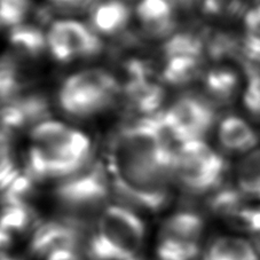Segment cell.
Masks as SVG:
<instances>
[{
  "label": "cell",
  "mask_w": 260,
  "mask_h": 260,
  "mask_svg": "<svg viewBox=\"0 0 260 260\" xmlns=\"http://www.w3.org/2000/svg\"><path fill=\"white\" fill-rule=\"evenodd\" d=\"M26 172L36 181L67 179L83 171L92 157V142L84 132L47 119L30 131Z\"/></svg>",
  "instance_id": "6da1fadb"
},
{
  "label": "cell",
  "mask_w": 260,
  "mask_h": 260,
  "mask_svg": "<svg viewBox=\"0 0 260 260\" xmlns=\"http://www.w3.org/2000/svg\"><path fill=\"white\" fill-rule=\"evenodd\" d=\"M146 237L141 218L124 205H108L98 218L87 251L92 260H131Z\"/></svg>",
  "instance_id": "7a4b0ae2"
},
{
  "label": "cell",
  "mask_w": 260,
  "mask_h": 260,
  "mask_svg": "<svg viewBox=\"0 0 260 260\" xmlns=\"http://www.w3.org/2000/svg\"><path fill=\"white\" fill-rule=\"evenodd\" d=\"M122 94V84L105 69H85L69 76L59 89L57 101L67 115L87 119L115 105Z\"/></svg>",
  "instance_id": "3957f363"
},
{
  "label": "cell",
  "mask_w": 260,
  "mask_h": 260,
  "mask_svg": "<svg viewBox=\"0 0 260 260\" xmlns=\"http://www.w3.org/2000/svg\"><path fill=\"white\" fill-rule=\"evenodd\" d=\"M227 163L203 140L179 145L176 149L173 182L187 195L211 194L223 183Z\"/></svg>",
  "instance_id": "277c9868"
},
{
  "label": "cell",
  "mask_w": 260,
  "mask_h": 260,
  "mask_svg": "<svg viewBox=\"0 0 260 260\" xmlns=\"http://www.w3.org/2000/svg\"><path fill=\"white\" fill-rule=\"evenodd\" d=\"M108 168L98 162L83 171L63 179L54 189V199L67 212L66 219L84 225L86 216L95 213L106 204L113 190Z\"/></svg>",
  "instance_id": "5b68a950"
},
{
  "label": "cell",
  "mask_w": 260,
  "mask_h": 260,
  "mask_svg": "<svg viewBox=\"0 0 260 260\" xmlns=\"http://www.w3.org/2000/svg\"><path fill=\"white\" fill-rule=\"evenodd\" d=\"M170 139L179 145L203 140L217 118L216 106L205 96L187 93L157 115Z\"/></svg>",
  "instance_id": "8992f818"
},
{
  "label": "cell",
  "mask_w": 260,
  "mask_h": 260,
  "mask_svg": "<svg viewBox=\"0 0 260 260\" xmlns=\"http://www.w3.org/2000/svg\"><path fill=\"white\" fill-rule=\"evenodd\" d=\"M47 51L60 63L93 59L105 49L102 39L91 26L76 20H57L49 25Z\"/></svg>",
  "instance_id": "52a82bcc"
},
{
  "label": "cell",
  "mask_w": 260,
  "mask_h": 260,
  "mask_svg": "<svg viewBox=\"0 0 260 260\" xmlns=\"http://www.w3.org/2000/svg\"><path fill=\"white\" fill-rule=\"evenodd\" d=\"M49 111L51 105L43 94H21L0 103V128L12 134L25 127L32 128L48 119Z\"/></svg>",
  "instance_id": "ba28073f"
},
{
  "label": "cell",
  "mask_w": 260,
  "mask_h": 260,
  "mask_svg": "<svg viewBox=\"0 0 260 260\" xmlns=\"http://www.w3.org/2000/svg\"><path fill=\"white\" fill-rule=\"evenodd\" d=\"M82 227L69 219L42 223L31 239V253L37 257H47L59 250H76L82 239Z\"/></svg>",
  "instance_id": "9c48e42d"
},
{
  "label": "cell",
  "mask_w": 260,
  "mask_h": 260,
  "mask_svg": "<svg viewBox=\"0 0 260 260\" xmlns=\"http://www.w3.org/2000/svg\"><path fill=\"white\" fill-rule=\"evenodd\" d=\"M178 12L171 0H140L136 8L141 32L150 39H168L176 34Z\"/></svg>",
  "instance_id": "30bf717a"
},
{
  "label": "cell",
  "mask_w": 260,
  "mask_h": 260,
  "mask_svg": "<svg viewBox=\"0 0 260 260\" xmlns=\"http://www.w3.org/2000/svg\"><path fill=\"white\" fill-rule=\"evenodd\" d=\"M124 106L140 117H151L160 113V107L165 100V91L162 85L149 78L124 80L122 94Z\"/></svg>",
  "instance_id": "8fae6325"
},
{
  "label": "cell",
  "mask_w": 260,
  "mask_h": 260,
  "mask_svg": "<svg viewBox=\"0 0 260 260\" xmlns=\"http://www.w3.org/2000/svg\"><path fill=\"white\" fill-rule=\"evenodd\" d=\"M132 19V10L123 0H101L89 12L91 28L100 36L124 35Z\"/></svg>",
  "instance_id": "7c38bea8"
},
{
  "label": "cell",
  "mask_w": 260,
  "mask_h": 260,
  "mask_svg": "<svg viewBox=\"0 0 260 260\" xmlns=\"http://www.w3.org/2000/svg\"><path fill=\"white\" fill-rule=\"evenodd\" d=\"M205 222L194 211H179L167 218L160 226L159 240L185 245L200 246Z\"/></svg>",
  "instance_id": "4fadbf2b"
},
{
  "label": "cell",
  "mask_w": 260,
  "mask_h": 260,
  "mask_svg": "<svg viewBox=\"0 0 260 260\" xmlns=\"http://www.w3.org/2000/svg\"><path fill=\"white\" fill-rule=\"evenodd\" d=\"M218 140L223 150L233 154L253 151L259 137L249 123L236 115H228L218 127Z\"/></svg>",
  "instance_id": "5bb4252c"
},
{
  "label": "cell",
  "mask_w": 260,
  "mask_h": 260,
  "mask_svg": "<svg viewBox=\"0 0 260 260\" xmlns=\"http://www.w3.org/2000/svg\"><path fill=\"white\" fill-rule=\"evenodd\" d=\"M205 98L214 106H227L235 100L240 89V77L230 67L220 66L202 76Z\"/></svg>",
  "instance_id": "9a60e30c"
},
{
  "label": "cell",
  "mask_w": 260,
  "mask_h": 260,
  "mask_svg": "<svg viewBox=\"0 0 260 260\" xmlns=\"http://www.w3.org/2000/svg\"><path fill=\"white\" fill-rule=\"evenodd\" d=\"M204 60L195 56L163 57L159 79L173 87L189 85L203 76Z\"/></svg>",
  "instance_id": "2e32d148"
},
{
  "label": "cell",
  "mask_w": 260,
  "mask_h": 260,
  "mask_svg": "<svg viewBox=\"0 0 260 260\" xmlns=\"http://www.w3.org/2000/svg\"><path fill=\"white\" fill-rule=\"evenodd\" d=\"M203 260H260L257 246L243 236L217 237L204 253Z\"/></svg>",
  "instance_id": "e0dca14e"
},
{
  "label": "cell",
  "mask_w": 260,
  "mask_h": 260,
  "mask_svg": "<svg viewBox=\"0 0 260 260\" xmlns=\"http://www.w3.org/2000/svg\"><path fill=\"white\" fill-rule=\"evenodd\" d=\"M8 43L17 54L28 59H38L47 51V37L34 24H21L10 30Z\"/></svg>",
  "instance_id": "ac0fdd59"
},
{
  "label": "cell",
  "mask_w": 260,
  "mask_h": 260,
  "mask_svg": "<svg viewBox=\"0 0 260 260\" xmlns=\"http://www.w3.org/2000/svg\"><path fill=\"white\" fill-rule=\"evenodd\" d=\"M205 31L206 28H202L173 34L162 45V56H195L205 59Z\"/></svg>",
  "instance_id": "d6986e66"
},
{
  "label": "cell",
  "mask_w": 260,
  "mask_h": 260,
  "mask_svg": "<svg viewBox=\"0 0 260 260\" xmlns=\"http://www.w3.org/2000/svg\"><path fill=\"white\" fill-rule=\"evenodd\" d=\"M205 56L208 59L222 62L235 60L241 62V37L228 31L210 30L205 31Z\"/></svg>",
  "instance_id": "ffe728a7"
},
{
  "label": "cell",
  "mask_w": 260,
  "mask_h": 260,
  "mask_svg": "<svg viewBox=\"0 0 260 260\" xmlns=\"http://www.w3.org/2000/svg\"><path fill=\"white\" fill-rule=\"evenodd\" d=\"M236 182L246 200L260 201V149L249 152L237 165Z\"/></svg>",
  "instance_id": "44dd1931"
},
{
  "label": "cell",
  "mask_w": 260,
  "mask_h": 260,
  "mask_svg": "<svg viewBox=\"0 0 260 260\" xmlns=\"http://www.w3.org/2000/svg\"><path fill=\"white\" fill-rule=\"evenodd\" d=\"M35 212L28 203L0 202V228L10 233H21L32 225Z\"/></svg>",
  "instance_id": "7402d4cb"
},
{
  "label": "cell",
  "mask_w": 260,
  "mask_h": 260,
  "mask_svg": "<svg viewBox=\"0 0 260 260\" xmlns=\"http://www.w3.org/2000/svg\"><path fill=\"white\" fill-rule=\"evenodd\" d=\"M24 76L17 62L11 56L0 59V103L21 95L24 88Z\"/></svg>",
  "instance_id": "603a6c76"
},
{
  "label": "cell",
  "mask_w": 260,
  "mask_h": 260,
  "mask_svg": "<svg viewBox=\"0 0 260 260\" xmlns=\"http://www.w3.org/2000/svg\"><path fill=\"white\" fill-rule=\"evenodd\" d=\"M246 201L248 200L245 199L237 187L221 186L210 194L206 205L212 213L225 218L227 220L246 203Z\"/></svg>",
  "instance_id": "cb8c5ba5"
},
{
  "label": "cell",
  "mask_w": 260,
  "mask_h": 260,
  "mask_svg": "<svg viewBox=\"0 0 260 260\" xmlns=\"http://www.w3.org/2000/svg\"><path fill=\"white\" fill-rule=\"evenodd\" d=\"M200 7L206 17L220 21L243 19L249 11L245 0H202Z\"/></svg>",
  "instance_id": "d4e9b609"
},
{
  "label": "cell",
  "mask_w": 260,
  "mask_h": 260,
  "mask_svg": "<svg viewBox=\"0 0 260 260\" xmlns=\"http://www.w3.org/2000/svg\"><path fill=\"white\" fill-rule=\"evenodd\" d=\"M245 76L243 105L252 117L260 119V67L251 63L241 64Z\"/></svg>",
  "instance_id": "484cf974"
},
{
  "label": "cell",
  "mask_w": 260,
  "mask_h": 260,
  "mask_svg": "<svg viewBox=\"0 0 260 260\" xmlns=\"http://www.w3.org/2000/svg\"><path fill=\"white\" fill-rule=\"evenodd\" d=\"M32 0H0V26L13 29L32 14Z\"/></svg>",
  "instance_id": "4316f807"
},
{
  "label": "cell",
  "mask_w": 260,
  "mask_h": 260,
  "mask_svg": "<svg viewBox=\"0 0 260 260\" xmlns=\"http://www.w3.org/2000/svg\"><path fill=\"white\" fill-rule=\"evenodd\" d=\"M200 246L185 245L170 241H158L157 257L159 260H195Z\"/></svg>",
  "instance_id": "83f0119b"
},
{
  "label": "cell",
  "mask_w": 260,
  "mask_h": 260,
  "mask_svg": "<svg viewBox=\"0 0 260 260\" xmlns=\"http://www.w3.org/2000/svg\"><path fill=\"white\" fill-rule=\"evenodd\" d=\"M101 0H48L53 11L61 14H84L89 13Z\"/></svg>",
  "instance_id": "f1b7e54d"
},
{
  "label": "cell",
  "mask_w": 260,
  "mask_h": 260,
  "mask_svg": "<svg viewBox=\"0 0 260 260\" xmlns=\"http://www.w3.org/2000/svg\"><path fill=\"white\" fill-rule=\"evenodd\" d=\"M46 260H80V258L76 250L66 249L55 251V252L48 254Z\"/></svg>",
  "instance_id": "f546056e"
},
{
  "label": "cell",
  "mask_w": 260,
  "mask_h": 260,
  "mask_svg": "<svg viewBox=\"0 0 260 260\" xmlns=\"http://www.w3.org/2000/svg\"><path fill=\"white\" fill-rule=\"evenodd\" d=\"M171 2L174 4L178 11L188 13L200 7L202 0H171Z\"/></svg>",
  "instance_id": "4dcf8cb0"
},
{
  "label": "cell",
  "mask_w": 260,
  "mask_h": 260,
  "mask_svg": "<svg viewBox=\"0 0 260 260\" xmlns=\"http://www.w3.org/2000/svg\"><path fill=\"white\" fill-rule=\"evenodd\" d=\"M12 245V235L0 228V254L5 253Z\"/></svg>",
  "instance_id": "1f68e13d"
},
{
  "label": "cell",
  "mask_w": 260,
  "mask_h": 260,
  "mask_svg": "<svg viewBox=\"0 0 260 260\" xmlns=\"http://www.w3.org/2000/svg\"><path fill=\"white\" fill-rule=\"evenodd\" d=\"M0 260H16V259H12V258H5V257H3V258H0Z\"/></svg>",
  "instance_id": "d6a6232c"
},
{
  "label": "cell",
  "mask_w": 260,
  "mask_h": 260,
  "mask_svg": "<svg viewBox=\"0 0 260 260\" xmlns=\"http://www.w3.org/2000/svg\"><path fill=\"white\" fill-rule=\"evenodd\" d=\"M131 260H136V259H131Z\"/></svg>",
  "instance_id": "836d02e7"
},
{
  "label": "cell",
  "mask_w": 260,
  "mask_h": 260,
  "mask_svg": "<svg viewBox=\"0 0 260 260\" xmlns=\"http://www.w3.org/2000/svg\"><path fill=\"white\" fill-rule=\"evenodd\" d=\"M258 2H260V0H258Z\"/></svg>",
  "instance_id": "e575fe53"
}]
</instances>
